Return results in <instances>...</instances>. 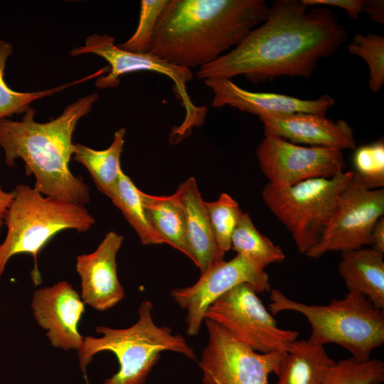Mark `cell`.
<instances>
[{
    "instance_id": "7c38bea8",
    "label": "cell",
    "mask_w": 384,
    "mask_h": 384,
    "mask_svg": "<svg viewBox=\"0 0 384 384\" xmlns=\"http://www.w3.org/2000/svg\"><path fill=\"white\" fill-rule=\"evenodd\" d=\"M246 283L257 293L271 289L265 269L246 256L237 254L228 261L215 263L193 285L173 289L170 297L187 311L186 330L189 336L198 335L209 306L235 286Z\"/></svg>"
},
{
    "instance_id": "9a60e30c",
    "label": "cell",
    "mask_w": 384,
    "mask_h": 384,
    "mask_svg": "<svg viewBox=\"0 0 384 384\" xmlns=\"http://www.w3.org/2000/svg\"><path fill=\"white\" fill-rule=\"evenodd\" d=\"M123 240L122 235L110 231L95 251L77 257L75 267L80 278L81 299L95 310H108L125 297L116 261Z\"/></svg>"
},
{
    "instance_id": "ffe728a7",
    "label": "cell",
    "mask_w": 384,
    "mask_h": 384,
    "mask_svg": "<svg viewBox=\"0 0 384 384\" xmlns=\"http://www.w3.org/2000/svg\"><path fill=\"white\" fill-rule=\"evenodd\" d=\"M334 362L324 346L297 340L282 356L275 384H323Z\"/></svg>"
},
{
    "instance_id": "4fadbf2b",
    "label": "cell",
    "mask_w": 384,
    "mask_h": 384,
    "mask_svg": "<svg viewBox=\"0 0 384 384\" xmlns=\"http://www.w3.org/2000/svg\"><path fill=\"white\" fill-rule=\"evenodd\" d=\"M342 151L335 148L300 146L275 135L265 134L256 154L268 183L286 187L308 179L331 178L343 172Z\"/></svg>"
},
{
    "instance_id": "836d02e7",
    "label": "cell",
    "mask_w": 384,
    "mask_h": 384,
    "mask_svg": "<svg viewBox=\"0 0 384 384\" xmlns=\"http://www.w3.org/2000/svg\"><path fill=\"white\" fill-rule=\"evenodd\" d=\"M13 190L4 191L0 185V229L4 225V216L14 197Z\"/></svg>"
},
{
    "instance_id": "6da1fadb",
    "label": "cell",
    "mask_w": 384,
    "mask_h": 384,
    "mask_svg": "<svg viewBox=\"0 0 384 384\" xmlns=\"http://www.w3.org/2000/svg\"><path fill=\"white\" fill-rule=\"evenodd\" d=\"M346 41L332 11H309L302 0H277L265 21L195 75L203 80L244 75L255 84L282 76L309 78L319 60L336 53Z\"/></svg>"
},
{
    "instance_id": "d6986e66",
    "label": "cell",
    "mask_w": 384,
    "mask_h": 384,
    "mask_svg": "<svg viewBox=\"0 0 384 384\" xmlns=\"http://www.w3.org/2000/svg\"><path fill=\"white\" fill-rule=\"evenodd\" d=\"M383 255L371 247L345 251L338 266L348 292L364 295L380 309H384Z\"/></svg>"
},
{
    "instance_id": "4dcf8cb0",
    "label": "cell",
    "mask_w": 384,
    "mask_h": 384,
    "mask_svg": "<svg viewBox=\"0 0 384 384\" xmlns=\"http://www.w3.org/2000/svg\"><path fill=\"white\" fill-rule=\"evenodd\" d=\"M307 7L326 5L343 9L352 20H356L363 13V0H302Z\"/></svg>"
},
{
    "instance_id": "83f0119b",
    "label": "cell",
    "mask_w": 384,
    "mask_h": 384,
    "mask_svg": "<svg viewBox=\"0 0 384 384\" xmlns=\"http://www.w3.org/2000/svg\"><path fill=\"white\" fill-rule=\"evenodd\" d=\"M352 55L362 58L369 69L368 88L378 92L384 84V37L369 33H356L348 45Z\"/></svg>"
},
{
    "instance_id": "1f68e13d",
    "label": "cell",
    "mask_w": 384,
    "mask_h": 384,
    "mask_svg": "<svg viewBox=\"0 0 384 384\" xmlns=\"http://www.w3.org/2000/svg\"><path fill=\"white\" fill-rule=\"evenodd\" d=\"M363 12H365L375 23H384L383 0H363Z\"/></svg>"
},
{
    "instance_id": "484cf974",
    "label": "cell",
    "mask_w": 384,
    "mask_h": 384,
    "mask_svg": "<svg viewBox=\"0 0 384 384\" xmlns=\"http://www.w3.org/2000/svg\"><path fill=\"white\" fill-rule=\"evenodd\" d=\"M384 381V363L378 358L362 361L350 357L334 362L329 368L323 384H381Z\"/></svg>"
},
{
    "instance_id": "ac0fdd59",
    "label": "cell",
    "mask_w": 384,
    "mask_h": 384,
    "mask_svg": "<svg viewBox=\"0 0 384 384\" xmlns=\"http://www.w3.org/2000/svg\"><path fill=\"white\" fill-rule=\"evenodd\" d=\"M174 193L183 208L191 260L203 273L223 260L213 237L205 201L193 177L183 181Z\"/></svg>"
},
{
    "instance_id": "30bf717a",
    "label": "cell",
    "mask_w": 384,
    "mask_h": 384,
    "mask_svg": "<svg viewBox=\"0 0 384 384\" xmlns=\"http://www.w3.org/2000/svg\"><path fill=\"white\" fill-rule=\"evenodd\" d=\"M383 215V188H368L353 172L319 242L305 255L316 259L329 252H343L370 245L373 227Z\"/></svg>"
},
{
    "instance_id": "e0dca14e",
    "label": "cell",
    "mask_w": 384,
    "mask_h": 384,
    "mask_svg": "<svg viewBox=\"0 0 384 384\" xmlns=\"http://www.w3.org/2000/svg\"><path fill=\"white\" fill-rule=\"evenodd\" d=\"M260 119L265 134L275 135L294 144L341 151L356 149L353 129L343 120L334 121L325 115L309 113L261 117Z\"/></svg>"
},
{
    "instance_id": "5bb4252c",
    "label": "cell",
    "mask_w": 384,
    "mask_h": 384,
    "mask_svg": "<svg viewBox=\"0 0 384 384\" xmlns=\"http://www.w3.org/2000/svg\"><path fill=\"white\" fill-rule=\"evenodd\" d=\"M31 309L37 324L47 331L53 347L65 351L81 348L84 338L78 331V324L85 303L70 283L60 281L36 290Z\"/></svg>"
},
{
    "instance_id": "4316f807",
    "label": "cell",
    "mask_w": 384,
    "mask_h": 384,
    "mask_svg": "<svg viewBox=\"0 0 384 384\" xmlns=\"http://www.w3.org/2000/svg\"><path fill=\"white\" fill-rule=\"evenodd\" d=\"M205 205L218 252L223 258L231 249L232 236L242 211L226 193H222L215 201H205Z\"/></svg>"
},
{
    "instance_id": "8992f818",
    "label": "cell",
    "mask_w": 384,
    "mask_h": 384,
    "mask_svg": "<svg viewBox=\"0 0 384 384\" xmlns=\"http://www.w3.org/2000/svg\"><path fill=\"white\" fill-rule=\"evenodd\" d=\"M269 309L272 315L284 311L302 314L311 326L307 339L317 346L336 343L351 356L365 361L384 343V311L364 295L348 292L343 298L326 305L308 304L289 298L273 289Z\"/></svg>"
},
{
    "instance_id": "7a4b0ae2",
    "label": "cell",
    "mask_w": 384,
    "mask_h": 384,
    "mask_svg": "<svg viewBox=\"0 0 384 384\" xmlns=\"http://www.w3.org/2000/svg\"><path fill=\"white\" fill-rule=\"evenodd\" d=\"M269 9L264 0H169L149 53L179 68H199L238 46Z\"/></svg>"
},
{
    "instance_id": "52a82bcc",
    "label": "cell",
    "mask_w": 384,
    "mask_h": 384,
    "mask_svg": "<svg viewBox=\"0 0 384 384\" xmlns=\"http://www.w3.org/2000/svg\"><path fill=\"white\" fill-rule=\"evenodd\" d=\"M353 176V171H348L286 187L267 183L262 198L290 233L299 252L306 255L319 242L340 195Z\"/></svg>"
},
{
    "instance_id": "d6a6232c",
    "label": "cell",
    "mask_w": 384,
    "mask_h": 384,
    "mask_svg": "<svg viewBox=\"0 0 384 384\" xmlns=\"http://www.w3.org/2000/svg\"><path fill=\"white\" fill-rule=\"evenodd\" d=\"M370 246L384 254V218H380L373 227L371 233Z\"/></svg>"
},
{
    "instance_id": "d4e9b609",
    "label": "cell",
    "mask_w": 384,
    "mask_h": 384,
    "mask_svg": "<svg viewBox=\"0 0 384 384\" xmlns=\"http://www.w3.org/2000/svg\"><path fill=\"white\" fill-rule=\"evenodd\" d=\"M12 52L13 47L11 44L0 40V119L7 118L15 114L25 113L30 107V104L38 99L51 95L66 87L102 75V70H100L80 80L57 87L38 92H17L11 89L4 80L6 61Z\"/></svg>"
},
{
    "instance_id": "9c48e42d",
    "label": "cell",
    "mask_w": 384,
    "mask_h": 384,
    "mask_svg": "<svg viewBox=\"0 0 384 384\" xmlns=\"http://www.w3.org/2000/svg\"><path fill=\"white\" fill-rule=\"evenodd\" d=\"M205 319L216 322L259 353L287 352L299 336L296 331L278 327L257 293L246 283L235 286L212 303Z\"/></svg>"
},
{
    "instance_id": "f546056e",
    "label": "cell",
    "mask_w": 384,
    "mask_h": 384,
    "mask_svg": "<svg viewBox=\"0 0 384 384\" xmlns=\"http://www.w3.org/2000/svg\"><path fill=\"white\" fill-rule=\"evenodd\" d=\"M169 0H142L137 28L124 43L117 45L123 50L136 53H149L158 21Z\"/></svg>"
},
{
    "instance_id": "44dd1931",
    "label": "cell",
    "mask_w": 384,
    "mask_h": 384,
    "mask_svg": "<svg viewBox=\"0 0 384 384\" xmlns=\"http://www.w3.org/2000/svg\"><path fill=\"white\" fill-rule=\"evenodd\" d=\"M142 198L149 221L163 243L171 245L191 260L184 214L176 194L154 196L142 191Z\"/></svg>"
},
{
    "instance_id": "3957f363",
    "label": "cell",
    "mask_w": 384,
    "mask_h": 384,
    "mask_svg": "<svg viewBox=\"0 0 384 384\" xmlns=\"http://www.w3.org/2000/svg\"><path fill=\"white\" fill-rule=\"evenodd\" d=\"M98 95L92 93L68 105L57 118L40 123L34 120L36 111L29 107L21 121L0 119V146L5 163L24 162L26 175H33V188L46 196L81 204L90 201V188L69 168L74 153L73 134L80 118L87 115Z\"/></svg>"
},
{
    "instance_id": "277c9868",
    "label": "cell",
    "mask_w": 384,
    "mask_h": 384,
    "mask_svg": "<svg viewBox=\"0 0 384 384\" xmlns=\"http://www.w3.org/2000/svg\"><path fill=\"white\" fill-rule=\"evenodd\" d=\"M4 216L6 234L0 244V278L10 259L18 254L32 255V279L41 282L38 256L57 233L67 229L88 231L95 218L83 204L46 196L28 185L18 184Z\"/></svg>"
},
{
    "instance_id": "7402d4cb",
    "label": "cell",
    "mask_w": 384,
    "mask_h": 384,
    "mask_svg": "<svg viewBox=\"0 0 384 384\" xmlns=\"http://www.w3.org/2000/svg\"><path fill=\"white\" fill-rule=\"evenodd\" d=\"M125 128L117 130L110 146L95 150L83 144H74L75 161L90 172L97 189L108 198L113 191L122 171L120 159L124 144Z\"/></svg>"
},
{
    "instance_id": "8fae6325",
    "label": "cell",
    "mask_w": 384,
    "mask_h": 384,
    "mask_svg": "<svg viewBox=\"0 0 384 384\" xmlns=\"http://www.w3.org/2000/svg\"><path fill=\"white\" fill-rule=\"evenodd\" d=\"M204 321L208 340L198 361L203 384H270L269 375H277L283 352H256L216 322Z\"/></svg>"
},
{
    "instance_id": "cb8c5ba5",
    "label": "cell",
    "mask_w": 384,
    "mask_h": 384,
    "mask_svg": "<svg viewBox=\"0 0 384 384\" xmlns=\"http://www.w3.org/2000/svg\"><path fill=\"white\" fill-rule=\"evenodd\" d=\"M231 248L238 255L252 260L262 268L270 264L282 262L285 255L255 226L250 215L242 212L231 240Z\"/></svg>"
},
{
    "instance_id": "f1b7e54d",
    "label": "cell",
    "mask_w": 384,
    "mask_h": 384,
    "mask_svg": "<svg viewBox=\"0 0 384 384\" xmlns=\"http://www.w3.org/2000/svg\"><path fill=\"white\" fill-rule=\"evenodd\" d=\"M353 156L354 174L368 188L384 186V142L378 140L355 149Z\"/></svg>"
},
{
    "instance_id": "2e32d148",
    "label": "cell",
    "mask_w": 384,
    "mask_h": 384,
    "mask_svg": "<svg viewBox=\"0 0 384 384\" xmlns=\"http://www.w3.org/2000/svg\"><path fill=\"white\" fill-rule=\"evenodd\" d=\"M203 82L213 94V107L230 106L259 117L295 113L325 115L334 104V100L329 95L316 100H302L282 94L249 91L231 79L210 78Z\"/></svg>"
},
{
    "instance_id": "603a6c76",
    "label": "cell",
    "mask_w": 384,
    "mask_h": 384,
    "mask_svg": "<svg viewBox=\"0 0 384 384\" xmlns=\"http://www.w3.org/2000/svg\"><path fill=\"white\" fill-rule=\"evenodd\" d=\"M144 245L163 243L146 216L140 191L123 171L110 196Z\"/></svg>"
},
{
    "instance_id": "5b68a950",
    "label": "cell",
    "mask_w": 384,
    "mask_h": 384,
    "mask_svg": "<svg viewBox=\"0 0 384 384\" xmlns=\"http://www.w3.org/2000/svg\"><path fill=\"white\" fill-rule=\"evenodd\" d=\"M150 300L141 302L137 321L126 329L99 326L100 337L87 336L78 351L81 370H85L95 355L110 351L117 358L119 368L103 384H146L149 373L160 358L162 351L181 353L196 360L194 350L181 334H174L171 328L157 326L152 316Z\"/></svg>"
},
{
    "instance_id": "ba28073f",
    "label": "cell",
    "mask_w": 384,
    "mask_h": 384,
    "mask_svg": "<svg viewBox=\"0 0 384 384\" xmlns=\"http://www.w3.org/2000/svg\"><path fill=\"white\" fill-rule=\"evenodd\" d=\"M85 53L95 54L109 63L110 70L95 80L99 88H113L120 82V77L134 72H152L164 75L173 82V90L185 109L183 122L174 128L172 138L178 142L186 138L195 127L203 124L207 109L196 106L187 92L186 84L193 80L191 70L171 65L149 53H136L123 50L114 44V38L108 35L92 34L86 38L84 46L73 48V56Z\"/></svg>"
}]
</instances>
